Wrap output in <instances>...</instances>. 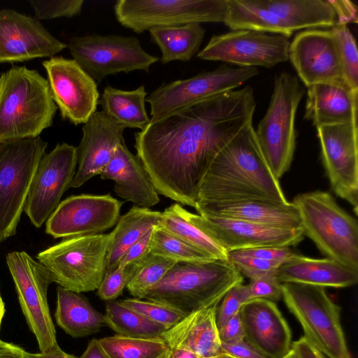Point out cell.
<instances>
[{
  "instance_id": "cell-39",
  "label": "cell",
  "mask_w": 358,
  "mask_h": 358,
  "mask_svg": "<svg viewBox=\"0 0 358 358\" xmlns=\"http://www.w3.org/2000/svg\"><path fill=\"white\" fill-rule=\"evenodd\" d=\"M150 252L176 262H204L213 259L160 226L155 228Z\"/></svg>"
},
{
  "instance_id": "cell-38",
  "label": "cell",
  "mask_w": 358,
  "mask_h": 358,
  "mask_svg": "<svg viewBox=\"0 0 358 358\" xmlns=\"http://www.w3.org/2000/svg\"><path fill=\"white\" fill-rule=\"evenodd\" d=\"M176 262L150 252L141 261L131 264L134 273L127 289L134 298L143 299Z\"/></svg>"
},
{
  "instance_id": "cell-8",
  "label": "cell",
  "mask_w": 358,
  "mask_h": 358,
  "mask_svg": "<svg viewBox=\"0 0 358 358\" xmlns=\"http://www.w3.org/2000/svg\"><path fill=\"white\" fill-rule=\"evenodd\" d=\"M282 289L285 305L310 345L328 358H352L341 323V308L324 287L285 282Z\"/></svg>"
},
{
  "instance_id": "cell-43",
  "label": "cell",
  "mask_w": 358,
  "mask_h": 358,
  "mask_svg": "<svg viewBox=\"0 0 358 358\" xmlns=\"http://www.w3.org/2000/svg\"><path fill=\"white\" fill-rule=\"evenodd\" d=\"M228 259L239 273L250 280L265 275H276L281 264L240 254L236 250L228 252Z\"/></svg>"
},
{
  "instance_id": "cell-42",
  "label": "cell",
  "mask_w": 358,
  "mask_h": 358,
  "mask_svg": "<svg viewBox=\"0 0 358 358\" xmlns=\"http://www.w3.org/2000/svg\"><path fill=\"white\" fill-rule=\"evenodd\" d=\"M38 20L73 17L82 10L84 0H29Z\"/></svg>"
},
{
  "instance_id": "cell-33",
  "label": "cell",
  "mask_w": 358,
  "mask_h": 358,
  "mask_svg": "<svg viewBox=\"0 0 358 358\" xmlns=\"http://www.w3.org/2000/svg\"><path fill=\"white\" fill-rule=\"evenodd\" d=\"M151 41L162 52L160 61H189L199 51L205 29L198 23L181 26L157 27L149 30Z\"/></svg>"
},
{
  "instance_id": "cell-52",
  "label": "cell",
  "mask_w": 358,
  "mask_h": 358,
  "mask_svg": "<svg viewBox=\"0 0 358 358\" xmlns=\"http://www.w3.org/2000/svg\"><path fill=\"white\" fill-rule=\"evenodd\" d=\"M292 349L297 358H326L303 337L292 344Z\"/></svg>"
},
{
  "instance_id": "cell-17",
  "label": "cell",
  "mask_w": 358,
  "mask_h": 358,
  "mask_svg": "<svg viewBox=\"0 0 358 358\" xmlns=\"http://www.w3.org/2000/svg\"><path fill=\"white\" fill-rule=\"evenodd\" d=\"M322 162L334 192L358 213L357 122L320 126Z\"/></svg>"
},
{
  "instance_id": "cell-63",
  "label": "cell",
  "mask_w": 358,
  "mask_h": 358,
  "mask_svg": "<svg viewBox=\"0 0 358 358\" xmlns=\"http://www.w3.org/2000/svg\"><path fill=\"white\" fill-rule=\"evenodd\" d=\"M170 357V356H169Z\"/></svg>"
},
{
  "instance_id": "cell-26",
  "label": "cell",
  "mask_w": 358,
  "mask_h": 358,
  "mask_svg": "<svg viewBox=\"0 0 358 358\" xmlns=\"http://www.w3.org/2000/svg\"><path fill=\"white\" fill-rule=\"evenodd\" d=\"M217 306L192 313L164 331L162 338L169 350L185 349L202 358L222 354L216 323Z\"/></svg>"
},
{
  "instance_id": "cell-32",
  "label": "cell",
  "mask_w": 358,
  "mask_h": 358,
  "mask_svg": "<svg viewBox=\"0 0 358 358\" xmlns=\"http://www.w3.org/2000/svg\"><path fill=\"white\" fill-rule=\"evenodd\" d=\"M148 93L143 85L133 90L107 85L99 101L102 112L125 127L144 129L150 122L145 109Z\"/></svg>"
},
{
  "instance_id": "cell-35",
  "label": "cell",
  "mask_w": 358,
  "mask_h": 358,
  "mask_svg": "<svg viewBox=\"0 0 358 358\" xmlns=\"http://www.w3.org/2000/svg\"><path fill=\"white\" fill-rule=\"evenodd\" d=\"M105 322L118 335L140 339H162L168 328L124 306L119 301L106 303Z\"/></svg>"
},
{
  "instance_id": "cell-4",
  "label": "cell",
  "mask_w": 358,
  "mask_h": 358,
  "mask_svg": "<svg viewBox=\"0 0 358 358\" xmlns=\"http://www.w3.org/2000/svg\"><path fill=\"white\" fill-rule=\"evenodd\" d=\"M57 107L48 80L14 66L0 76V142L35 138L51 126Z\"/></svg>"
},
{
  "instance_id": "cell-31",
  "label": "cell",
  "mask_w": 358,
  "mask_h": 358,
  "mask_svg": "<svg viewBox=\"0 0 358 358\" xmlns=\"http://www.w3.org/2000/svg\"><path fill=\"white\" fill-rule=\"evenodd\" d=\"M55 317L57 324L73 338L95 334L106 324L104 315L97 311L85 296L59 286Z\"/></svg>"
},
{
  "instance_id": "cell-46",
  "label": "cell",
  "mask_w": 358,
  "mask_h": 358,
  "mask_svg": "<svg viewBox=\"0 0 358 358\" xmlns=\"http://www.w3.org/2000/svg\"><path fill=\"white\" fill-rule=\"evenodd\" d=\"M246 286L249 300L262 299L275 303L282 299V283L276 275H265L252 279Z\"/></svg>"
},
{
  "instance_id": "cell-24",
  "label": "cell",
  "mask_w": 358,
  "mask_h": 358,
  "mask_svg": "<svg viewBox=\"0 0 358 358\" xmlns=\"http://www.w3.org/2000/svg\"><path fill=\"white\" fill-rule=\"evenodd\" d=\"M99 176L101 179L113 180L116 195L132 202L134 206L149 208L160 201L141 162L129 150L125 143L117 146Z\"/></svg>"
},
{
  "instance_id": "cell-57",
  "label": "cell",
  "mask_w": 358,
  "mask_h": 358,
  "mask_svg": "<svg viewBox=\"0 0 358 358\" xmlns=\"http://www.w3.org/2000/svg\"><path fill=\"white\" fill-rule=\"evenodd\" d=\"M4 313H5V306H4V303L2 301L1 302H0V327H1V324L2 318L3 317Z\"/></svg>"
},
{
  "instance_id": "cell-49",
  "label": "cell",
  "mask_w": 358,
  "mask_h": 358,
  "mask_svg": "<svg viewBox=\"0 0 358 358\" xmlns=\"http://www.w3.org/2000/svg\"><path fill=\"white\" fill-rule=\"evenodd\" d=\"M218 332L222 344L234 343L245 340L243 326L239 313L218 329Z\"/></svg>"
},
{
  "instance_id": "cell-9",
  "label": "cell",
  "mask_w": 358,
  "mask_h": 358,
  "mask_svg": "<svg viewBox=\"0 0 358 358\" xmlns=\"http://www.w3.org/2000/svg\"><path fill=\"white\" fill-rule=\"evenodd\" d=\"M47 145L39 136L0 142V242L16 233Z\"/></svg>"
},
{
  "instance_id": "cell-3",
  "label": "cell",
  "mask_w": 358,
  "mask_h": 358,
  "mask_svg": "<svg viewBox=\"0 0 358 358\" xmlns=\"http://www.w3.org/2000/svg\"><path fill=\"white\" fill-rule=\"evenodd\" d=\"M243 278L229 259L176 262L143 299L166 305L185 316L217 306Z\"/></svg>"
},
{
  "instance_id": "cell-62",
  "label": "cell",
  "mask_w": 358,
  "mask_h": 358,
  "mask_svg": "<svg viewBox=\"0 0 358 358\" xmlns=\"http://www.w3.org/2000/svg\"><path fill=\"white\" fill-rule=\"evenodd\" d=\"M215 358H217V357H215Z\"/></svg>"
},
{
  "instance_id": "cell-2",
  "label": "cell",
  "mask_w": 358,
  "mask_h": 358,
  "mask_svg": "<svg viewBox=\"0 0 358 358\" xmlns=\"http://www.w3.org/2000/svg\"><path fill=\"white\" fill-rule=\"evenodd\" d=\"M238 200L289 202L261 152L252 123L222 148L209 164L197 187L196 208Z\"/></svg>"
},
{
  "instance_id": "cell-11",
  "label": "cell",
  "mask_w": 358,
  "mask_h": 358,
  "mask_svg": "<svg viewBox=\"0 0 358 358\" xmlns=\"http://www.w3.org/2000/svg\"><path fill=\"white\" fill-rule=\"evenodd\" d=\"M227 0H118L114 13L123 27L141 34L190 23L224 22Z\"/></svg>"
},
{
  "instance_id": "cell-55",
  "label": "cell",
  "mask_w": 358,
  "mask_h": 358,
  "mask_svg": "<svg viewBox=\"0 0 358 358\" xmlns=\"http://www.w3.org/2000/svg\"><path fill=\"white\" fill-rule=\"evenodd\" d=\"M29 358H80L64 352L59 346L45 352L31 353L27 352Z\"/></svg>"
},
{
  "instance_id": "cell-44",
  "label": "cell",
  "mask_w": 358,
  "mask_h": 358,
  "mask_svg": "<svg viewBox=\"0 0 358 358\" xmlns=\"http://www.w3.org/2000/svg\"><path fill=\"white\" fill-rule=\"evenodd\" d=\"M134 273L131 264L116 267L105 273L97 289L98 296L104 301H113L120 296Z\"/></svg>"
},
{
  "instance_id": "cell-16",
  "label": "cell",
  "mask_w": 358,
  "mask_h": 358,
  "mask_svg": "<svg viewBox=\"0 0 358 358\" xmlns=\"http://www.w3.org/2000/svg\"><path fill=\"white\" fill-rule=\"evenodd\" d=\"M77 163V148L66 143L57 144L41 158L24 208L36 227H41L59 204L70 187Z\"/></svg>"
},
{
  "instance_id": "cell-34",
  "label": "cell",
  "mask_w": 358,
  "mask_h": 358,
  "mask_svg": "<svg viewBox=\"0 0 358 358\" xmlns=\"http://www.w3.org/2000/svg\"><path fill=\"white\" fill-rule=\"evenodd\" d=\"M223 23L231 30L268 32L287 38L293 34L258 0H227Z\"/></svg>"
},
{
  "instance_id": "cell-54",
  "label": "cell",
  "mask_w": 358,
  "mask_h": 358,
  "mask_svg": "<svg viewBox=\"0 0 358 358\" xmlns=\"http://www.w3.org/2000/svg\"><path fill=\"white\" fill-rule=\"evenodd\" d=\"M80 358H109L101 348L98 340L93 338L87 344V348Z\"/></svg>"
},
{
  "instance_id": "cell-56",
  "label": "cell",
  "mask_w": 358,
  "mask_h": 358,
  "mask_svg": "<svg viewBox=\"0 0 358 358\" xmlns=\"http://www.w3.org/2000/svg\"><path fill=\"white\" fill-rule=\"evenodd\" d=\"M169 358H202L197 354L191 352L189 350L182 349V348H175L170 350V357Z\"/></svg>"
},
{
  "instance_id": "cell-20",
  "label": "cell",
  "mask_w": 358,
  "mask_h": 358,
  "mask_svg": "<svg viewBox=\"0 0 358 358\" xmlns=\"http://www.w3.org/2000/svg\"><path fill=\"white\" fill-rule=\"evenodd\" d=\"M288 56L307 87L318 83L348 86L330 30L310 29L298 33L289 44Z\"/></svg>"
},
{
  "instance_id": "cell-5",
  "label": "cell",
  "mask_w": 358,
  "mask_h": 358,
  "mask_svg": "<svg viewBox=\"0 0 358 358\" xmlns=\"http://www.w3.org/2000/svg\"><path fill=\"white\" fill-rule=\"evenodd\" d=\"M296 207L303 235L326 257L358 271V223L328 192L316 190L297 194Z\"/></svg>"
},
{
  "instance_id": "cell-14",
  "label": "cell",
  "mask_w": 358,
  "mask_h": 358,
  "mask_svg": "<svg viewBox=\"0 0 358 358\" xmlns=\"http://www.w3.org/2000/svg\"><path fill=\"white\" fill-rule=\"evenodd\" d=\"M171 206L177 213L197 227L227 253L264 246L292 247L303 240V229L278 228L224 217L200 215L189 212L178 203Z\"/></svg>"
},
{
  "instance_id": "cell-7",
  "label": "cell",
  "mask_w": 358,
  "mask_h": 358,
  "mask_svg": "<svg viewBox=\"0 0 358 358\" xmlns=\"http://www.w3.org/2000/svg\"><path fill=\"white\" fill-rule=\"evenodd\" d=\"M111 233L70 237L39 252L52 282L77 293L97 289L106 271Z\"/></svg>"
},
{
  "instance_id": "cell-41",
  "label": "cell",
  "mask_w": 358,
  "mask_h": 358,
  "mask_svg": "<svg viewBox=\"0 0 358 358\" xmlns=\"http://www.w3.org/2000/svg\"><path fill=\"white\" fill-rule=\"evenodd\" d=\"M124 306L137 312L150 320L161 324L168 329L172 327L185 316L166 305L141 299H125L119 301Z\"/></svg>"
},
{
  "instance_id": "cell-21",
  "label": "cell",
  "mask_w": 358,
  "mask_h": 358,
  "mask_svg": "<svg viewBox=\"0 0 358 358\" xmlns=\"http://www.w3.org/2000/svg\"><path fill=\"white\" fill-rule=\"evenodd\" d=\"M66 47L36 19L11 9L0 10V62L52 57Z\"/></svg>"
},
{
  "instance_id": "cell-48",
  "label": "cell",
  "mask_w": 358,
  "mask_h": 358,
  "mask_svg": "<svg viewBox=\"0 0 358 358\" xmlns=\"http://www.w3.org/2000/svg\"><path fill=\"white\" fill-rule=\"evenodd\" d=\"M155 228L150 229L128 249L120 259L117 266L124 268L128 264H135L141 261L150 252L152 234Z\"/></svg>"
},
{
  "instance_id": "cell-40",
  "label": "cell",
  "mask_w": 358,
  "mask_h": 358,
  "mask_svg": "<svg viewBox=\"0 0 358 358\" xmlns=\"http://www.w3.org/2000/svg\"><path fill=\"white\" fill-rule=\"evenodd\" d=\"M334 38L344 80L358 92V53L355 38L346 24H336L329 29Z\"/></svg>"
},
{
  "instance_id": "cell-60",
  "label": "cell",
  "mask_w": 358,
  "mask_h": 358,
  "mask_svg": "<svg viewBox=\"0 0 358 358\" xmlns=\"http://www.w3.org/2000/svg\"><path fill=\"white\" fill-rule=\"evenodd\" d=\"M217 358H235L230 355H228L227 354L222 353L220 356H218Z\"/></svg>"
},
{
  "instance_id": "cell-50",
  "label": "cell",
  "mask_w": 358,
  "mask_h": 358,
  "mask_svg": "<svg viewBox=\"0 0 358 358\" xmlns=\"http://www.w3.org/2000/svg\"><path fill=\"white\" fill-rule=\"evenodd\" d=\"M337 17V24H346L357 22V6L348 0H329Z\"/></svg>"
},
{
  "instance_id": "cell-19",
  "label": "cell",
  "mask_w": 358,
  "mask_h": 358,
  "mask_svg": "<svg viewBox=\"0 0 358 358\" xmlns=\"http://www.w3.org/2000/svg\"><path fill=\"white\" fill-rule=\"evenodd\" d=\"M43 66L52 99L62 117L76 125L86 123L99 104L95 80L73 59L52 57Z\"/></svg>"
},
{
  "instance_id": "cell-12",
  "label": "cell",
  "mask_w": 358,
  "mask_h": 358,
  "mask_svg": "<svg viewBox=\"0 0 358 358\" xmlns=\"http://www.w3.org/2000/svg\"><path fill=\"white\" fill-rule=\"evenodd\" d=\"M67 47L73 59L98 82L121 72L149 73L159 59L145 52L135 36L85 35L71 38Z\"/></svg>"
},
{
  "instance_id": "cell-22",
  "label": "cell",
  "mask_w": 358,
  "mask_h": 358,
  "mask_svg": "<svg viewBox=\"0 0 358 358\" xmlns=\"http://www.w3.org/2000/svg\"><path fill=\"white\" fill-rule=\"evenodd\" d=\"M125 127L102 111L95 112L82 131L77 147L78 169L70 187L78 188L96 175H100L110 161L117 145L125 143Z\"/></svg>"
},
{
  "instance_id": "cell-15",
  "label": "cell",
  "mask_w": 358,
  "mask_h": 358,
  "mask_svg": "<svg viewBox=\"0 0 358 358\" xmlns=\"http://www.w3.org/2000/svg\"><path fill=\"white\" fill-rule=\"evenodd\" d=\"M290 42L280 34L247 29L213 36L198 54L203 60L220 61L240 67L271 68L288 60Z\"/></svg>"
},
{
  "instance_id": "cell-23",
  "label": "cell",
  "mask_w": 358,
  "mask_h": 358,
  "mask_svg": "<svg viewBox=\"0 0 358 358\" xmlns=\"http://www.w3.org/2000/svg\"><path fill=\"white\" fill-rule=\"evenodd\" d=\"M239 315L245 341L266 358H284L291 351L290 329L274 302L249 300L241 306Z\"/></svg>"
},
{
  "instance_id": "cell-61",
  "label": "cell",
  "mask_w": 358,
  "mask_h": 358,
  "mask_svg": "<svg viewBox=\"0 0 358 358\" xmlns=\"http://www.w3.org/2000/svg\"><path fill=\"white\" fill-rule=\"evenodd\" d=\"M3 300H2V298H1V292H0V302H1Z\"/></svg>"
},
{
  "instance_id": "cell-36",
  "label": "cell",
  "mask_w": 358,
  "mask_h": 358,
  "mask_svg": "<svg viewBox=\"0 0 358 358\" xmlns=\"http://www.w3.org/2000/svg\"><path fill=\"white\" fill-rule=\"evenodd\" d=\"M160 227L213 259H228L227 252L170 206L162 212Z\"/></svg>"
},
{
  "instance_id": "cell-37",
  "label": "cell",
  "mask_w": 358,
  "mask_h": 358,
  "mask_svg": "<svg viewBox=\"0 0 358 358\" xmlns=\"http://www.w3.org/2000/svg\"><path fill=\"white\" fill-rule=\"evenodd\" d=\"M98 341L109 358H159L169 350L162 339H140L117 334Z\"/></svg>"
},
{
  "instance_id": "cell-18",
  "label": "cell",
  "mask_w": 358,
  "mask_h": 358,
  "mask_svg": "<svg viewBox=\"0 0 358 358\" xmlns=\"http://www.w3.org/2000/svg\"><path fill=\"white\" fill-rule=\"evenodd\" d=\"M122 203L110 194L71 196L48 218L45 231L55 238L102 234L116 224Z\"/></svg>"
},
{
  "instance_id": "cell-53",
  "label": "cell",
  "mask_w": 358,
  "mask_h": 358,
  "mask_svg": "<svg viewBox=\"0 0 358 358\" xmlns=\"http://www.w3.org/2000/svg\"><path fill=\"white\" fill-rule=\"evenodd\" d=\"M0 358H29L27 352L13 343L0 339Z\"/></svg>"
},
{
  "instance_id": "cell-51",
  "label": "cell",
  "mask_w": 358,
  "mask_h": 358,
  "mask_svg": "<svg viewBox=\"0 0 358 358\" xmlns=\"http://www.w3.org/2000/svg\"><path fill=\"white\" fill-rule=\"evenodd\" d=\"M222 352L235 358H266L245 340L229 344H222Z\"/></svg>"
},
{
  "instance_id": "cell-28",
  "label": "cell",
  "mask_w": 358,
  "mask_h": 358,
  "mask_svg": "<svg viewBox=\"0 0 358 358\" xmlns=\"http://www.w3.org/2000/svg\"><path fill=\"white\" fill-rule=\"evenodd\" d=\"M276 277L280 283L343 288L357 283L358 271L327 257L315 259L299 254L278 267Z\"/></svg>"
},
{
  "instance_id": "cell-1",
  "label": "cell",
  "mask_w": 358,
  "mask_h": 358,
  "mask_svg": "<svg viewBox=\"0 0 358 358\" xmlns=\"http://www.w3.org/2000/svg\"><path fill=\"white\" fill-rule=\"evenodd\" d=\"M256 107L245 86L206 99L135 134L136 156L157 192L196 208L199 184L215 155L248 124Z\"/></svg>"
},
{
  "instance_id": "cell-29",
  "label": "cell",
  "mask_w": 358,
  "mask_h": 358,
  "mask_svg": "<svg viewBox=\"0 0 358 358\" xmlns=\"http://www.w3.org/2000/svg\"><path fill=\"white\" fill-rule=\"evenodd\" d=\"M292 33L306 29L332 27L337 17L329 0H258Z\"/></svg>"
},
{
  "instance_id": "cell-47",
  "label": "cell",
  "mask_w": 358,
  "mask_h": 358,
  "mask_svg": "<svg viewBox=\"0 0 358 358\" xmlns=\"http://www.w3.org/2000/svg\"><path fill=\"white\" fill-rule=\"evenodd\" d=\"M241 255L283 264L299 255L291 247L264 246L236 250Z\"/></svg>"
},
{
  "instance_id": "cell-58",
  "label": "cell",
  "mask_w": 358,
  "mask_h": 358,
  "mask_svg": "<svg viewBox=\"0 0 358 358\" xmlns=\"http://www.w3.org/2000/svg\"><path fill=\"white\" fill-rule=\"evenodd\" d=\"M284 358H297V357L292 349L291 351Z\"/></svg>"
},
{
  "instance_id": "cell-30",
  "label": "cell",
  "mask_w": 358,
  "mask_h": 358,
  "mask_svg": "<svg viewBox=\"0 0 358 358\" xmlns=\"http://www.w3.org/2000/svg\"><path fill=\"white\" fill-rule=\"evenodd\" d=\"M162 218V212L136 206L120 216L110 232L106 273L115 269L128 249L150 229L159 227Z\"/></svg>"
},
{
  "instance_id": "cell-59",
  "label": "cell",
  "mask_w": 358,
  "mask_h": 358,
  "mask_svg": "<svg viewBox=\"0 0 358 358\" xmlns=\"http://www.w3.org/2000/svg\"><path fill=\"white\" fill-rule=\"evenodd\" d=\"M170 356V350L164 352L162 355H161L159 358H169Z\"/></svg>"
},
{
  "instance_id": "cell-45",
  "label": "cell",
  "mask_w": 358,
  "mask_h": 358,
  "mask_svg": "<svg viewBox=\"0 0 358 358\" xmlns=\"http://www.w3.org/2000/svg\"><path fill=\"white\" fill-rule=\"evenodd\" d=\"M249 301L247 286L238 283L223 296L216 310V323L220 329L227 320L237 315L241 306Z\"/></svg>"
},
{
  "instance_id": "cell-10",
  "label": "cell",
  "mask_w": 358,
  "mask_h": 358,
  "mask_svg": "<svg viewBox=\"0 0 358 358\" xmlns=\"http://www.w3.org/2000/svg\"><path fill=\"white\" fill-rule=\"evenodd\" d=\"M258 73L255 67L231 68L222 64L187 79L164 83L146 99L150 106V123L182 112L213 96L236 90Z\"/></svg>"
},
{
  "instance_id": "cell-6",
  "label": "cell",
  "mask_w": 358,
  "mask_h": 358,
  "mask_svg": "<svg viewBox=\"0 0 358 358\" xmlns=\"http://www.w3.org/2000/svg\"><path fill=\"white\" fill-rule=\"evenodd\" d=\"M304 93L296 76L282 72L275 79L269 106L255 130L265 161L278 180L292 162L296 148L295 115Z\"/></svg>"
},
{
  "instance_id": "cell-13",
  "label": "cell",
  "mask_w": 358,
  "mask_h": 358,
  "mask_svg": "<svg viewBox=\"0 0 358 358\" xmlns=\"http://www.w3.org/2000/svg\"><path fill=\"white\" fill-rule=\"evenodd\" d=\"M6 259L22 313L40 351L57 348L59 345L47 300L48 288L52 282L49 272L24 251L9 252Z\"/></svg>"
},
{
  "instance_id": "cell-25",
  "label": "cell",
  "mask_w": 358,
  "mask_h": 358,
  "mask_svg": "<svg viewBox=\"0 0 358 358\" xmlns=\"http://www.w3.org/2000/svg\"><path fill=\"white\" fill-rule=\"evenodd\" d=\"M196 210L200 215L219 216L273 227L302 229L298 211L292 202L229 201L202 205Z\"/></svg>"
},
{
  "instance_id": "cell-27",
  "label": "cell",
  "mask_w": 358,
  "mask_h": 358,
  "mask_svg": "<svg viewBox=\"0 0 358 358\" xmlns=\"http://www.w3.org/2000/svg\"><path fill=\"white\" fill-rule=\"evenodd\" d=\"M358 92L348 86L318 83L308 87L304 119L316 127L357 122Z\"/></svg>"
}]
</instances>
